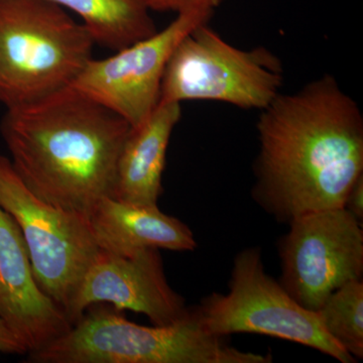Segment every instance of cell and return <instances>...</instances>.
<instances>
[{"label": "cell", "mask_w": 363, "mask_h": 363, "mask_svg": "<svg viewBox=\"0 0 363 363\" xmlns=\"http://www.w3.org/2000/svg\"><path fill=\"white\" fill-rule=\"evenodd\" d=\"M252 198L289 225L310 212L344 206L363 175V116L357 102L330 75L262 109Z\"/></svg>", "instance_id": "6da1fadb"}, {"label": "cell", "mask_w": 363, "mask_h": 363, "mask_svg": "<svg viewBox=\"0 0 363 363\" xmlns=\"http://www.w3.org/2000/svg\"><path fill=\"white\" fill-rule=\"evenodd\" d=\"M130 128L71 86L6 108L0 123L9 160L26 187L48 204L85 217L100 200L113 197Z\"/></svg>", "instance_id": "7a4b0ae2"}, {"label": "cell", "mask_w": 363, "mask_h": 363, "mask_svg": "<svg viewBox=\"0 0 363 363\" xmlns=\"http://www.w3.org/2000/svg\"><path fill=\"white\" fill-rule=\"evenodd\" d=\"M33 363H269L271 354L233 347L205 328L196 307L175 323L143 326L123 311L96 304L70 330L42 350Z\"/></svg>", "instance_id": "3957f363"}, {"label": "cell", "mask_w": 363, "mask_h": 363, "mask_svg": "<svg viewBox=\"0 0 363 363\" xmlns=\"http://www.w3.org/2000/svg\"><path fill=\"white\" fill-rule=\"evenodd\" d=\"M82 23L48 0H0V104L39 101L68 87L93 58Z\"/></svg>", "instance_id": "277c9868"}, {"label": "cell", "mask_w": 363, "mask_h": 363, "mask_svg": "<svg viewBox=\"0 0 363 363\" xmlns=\"http://www.w3.org/2000/svg\"><path fill=\"white\" fill-rule=\"evenodd\" d=\"M283 81V66L274 52L234 47L204 23L169 56L160 101L205 100L262 111L281 93Z\"/></svg>", "instance_id": "5b68a950"}, {"label": "cell", "mask_w": 363, "mask_h": 363, "mask_svg": "<svg viewBox=\"0 0 363 363\" xmlns=\"http://www.w3.org/2000/svg\"><path fill=\"white\" fill-rule=\"evenodd\" d=\"M196 309L205 328L213 335L271 336L307 346L341 363L357 362L324 330L317 312L298 304L279 281L267 274L259 247L238 253L228 292L212 293Z\"/></svg>", "instance_id": "8992f818"}, {"label": "cell", "mask_w": 363, "mask_h": 363, "mask_svg": "<svg viewBox=\"0 0 363 363\" xmlns=\"http://www.w3.org/2000/svg\"><path fill=\"white\" fill-rule=\"evenodd\" d=\"M0 207L20 226L38 286L66 314L99 250L87 217L40 200L4 156H0Z\"/></svg>", "instance_id": "52a82bcc"}, {"label": "cell", "mask_w": 363, "mask_h": 363, "mask_svg": "<svg viewBox=\"0 0 363 363\" xmlns=\"http://www.w3.org/2000/svg\"><path fill=\"white\" fill-rule=\"evenodd\" d=\"M278 242L279 283L306 309L316 312L328 296L363 277V229L344 207L294 219Z\"/></svg>", "instance_id": "ba28073f"}, {"label": "cell", "mask_w": 363, "mask_h": 363, "mask_svg": "<svg viewBox=\"0 0 363 363\" xmlns=\"http://www.w3.org/2000/svg\"><path fill=\"white\" fill-rule=\"evenodd\" d=\"M213 11H182L164 30L108 58L91 59L71 87L121 116L131 128L140 125L159 104L162 76L174 49L196 26L209 23Z\"/></svg>", "instance_id": "9c48e42d"}, {"label": "cell", "mask_w": 363, "mask_h": 363, "mask_svg": "<svg viewBox=\"0 0 363 363\" xmlns=\"http://www.w3.org/2000/svg\"><path fill=\"white\" fill-rule=\"evenodd\" d=\"M96 304L140 313L157 326L175 323L190 310L169 286L156 248L125 255L98 250L67 309L72 326Z\"/></svg>", "instance_id": "30bf717a"}, {"label": "cell", "mask_w": 363, "mask_h": 363, "mask_svg": "<svg viewBox=\"0 0 363 363\" xmlns=\"http://www.w3.org/2000/svg\"><path fill=\"white\" fill-rule=\"evenodd\" d=\"M0 317L28 353L70 330L60 306L38 286L20 226L0 207Z\"/></svg>", "instance_id": "8fae6325"}, {"label": "cell", "mask_w": 363, "mask_h": 363, "mask_svg": "<svg viewBox=\"0 0 363 363\" xmlns=\"http://www.w3.org/2000/svg\"><path fill=\"white\" fill-rule=\"evenodd\" d=\"M97 247L116 255L147 250L192 252L197 248L194 234L183 221L169 216L157 205H138L105 197L87 217Z\"/></svg>", "instance_id": "7c38bea8"}, {"label": "cell", "mask_w": 363, "mask_h": 363, "mask_svg": "<svg viewBox=\"0 0 363 363\" xmlns=\"http://www.w3.org/2000/svg\"><path fill=\"white\" fill-rule=\"evenodd\" d=\"M181 116L180 104L160 101L143 123L130 128L117 161L114 198L157 205L169 138Z\"/></svg>", "instance_id": "4fadbf2b"}, {"label": "cell", "mask_w": 363, "mask_h": 363, "mask_svg": "<svg viewBox=\"0 0 363 363\" xmlns=\"http://www.w3.org/2000/svg\"><path fill=\"white\" fill-rule=\"evenodd\" d=\"M77 14L95 44L119 51L150 37L157 26L142 0H48Z\"/></svg>", "instance_id": "5bb4252c"}, {"label": "cell", "mask_w": 363, "mask_h": 363, "mask_svg": "<svg viewBox=\"0 0 363 363\" xmlns=\"http://www.w3.org/2000/svg\"><path fill=\"white\" fill-rule=\"evenodd\" d=\"M316 312L324 330L355 359H362V279L334 291Z\"/></svg>", "instance_id": "9a60e30c"}, {"label": "cell", "mask_w": 363, "mask_h": 363, "mask_svg": "<svg viewBox=\"0 0 363 363\" xmlns=\"http://www.w3.org/2000/svg\"><path fill=\"white\" fill-rule=\"evenodd\" d=\"M150 11L179 13L192 9H214L221 0H142Z\"/></svg>", "instance_id": "2e32d148"}, {"label": "cell", "mask_w": 363, "mask_h": 363, "mask_svg": "<svg viewBox=\"0 0 363 363\" xmlns=\"http://www.w3.org/2000/svg\"><path fill=\"white\" fill-rule=\"evenodd\" d=\"M0 353L4 354H26L28 350L20 339L14 335L4 320L0 317Z\"/></svg>", "instance_id": "e0dca14e"}, {"label": "cell", "mask_w": 363, "mask_h": 363, "mask_svg": "<svg viewBox=\"0 0 363 363\" xmlns=\"http://www.w3.org/2000/svg\"><path fill=\"white\" fill-rule=\"evenodd\" d=\"M343 207L358 220L363 221V175L353 184L346 196Z\"/></svg>", "instance_id": "ac0fdd59"}]
</instances>
